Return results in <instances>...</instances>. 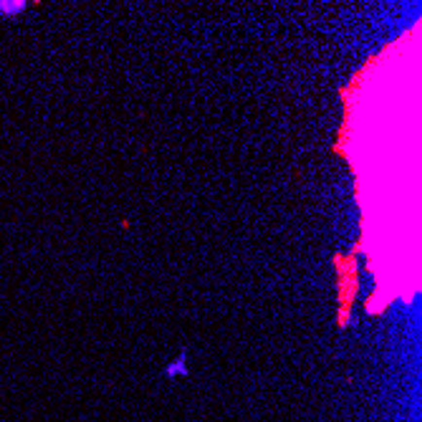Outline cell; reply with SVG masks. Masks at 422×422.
Returning <instances> with one entry per match:
<instances>
[{
	"mask_svg": "<svg viewBox=\"0 0 422 422\" xmlns=\"http://www.w3.org/2000/svg\"><path fill=\"white\" fill-rule=\"evenodd\" d=\"M185 369H187V364H185V354L180 356V359H177L175 364H170L167 369H164V374H167V377H177V374H187L185 372Z\"/></svg>",
	"mask_w": 422,
	"mask_h": 422,
	"instance_id": "1",
	"label": "cell"
},
{
	"mask_svg": "<svg viewBox=\"0 0 422 422\" xmlns=\"http://www.w3.org/2000/svg\"><path fill=\"white\" fill-rule=\"evenodd\" d=\"M25 8V3H0V16H16Z\"/></svg>",
	"mask_w": 422,
	"mask_h": 422,
	"instance_id": "2",
	"label": "cell"
}]
</instances>
